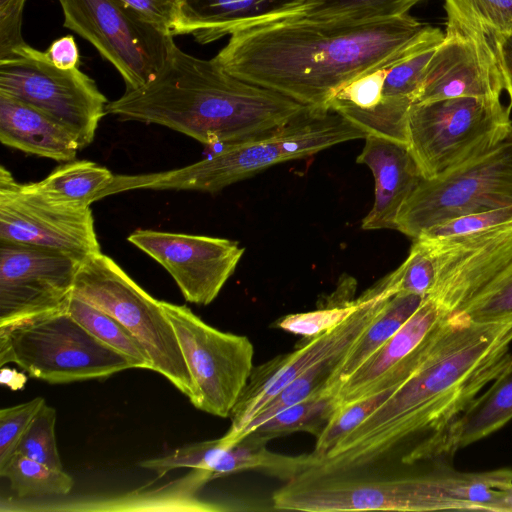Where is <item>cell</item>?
<instances>
[{"label":"cell","mask_w":512,"mask_h":512,"mask_svg":"<svg viewBox=\"0 0 512 512\" xmlns=\"http://www.w3.org/2000/svg\"><path fill=\"white\" fill-rule=\"evenodd\" d=\"M444 38L409 14L368 22L294 16L235 31L213 59L228 73L325 108L344 85Z\"/></svg>","instance_id":"obj_1"},{"label":"cell","mask_w":512,"mask_h":512,"mask_svg":"<svg viewBox=\"0 0 512 512\" xmlns=\"http://www.w3.org/2000/svg\"><path fill=\"white\" fill-rule=\"evenodd\" d=\"M511 343L512 320L476 323L447 315L423 363L315 467L372 466L407 439L440 432L501 371Z\"/></svg>","instance_id":"obj_2"},{"label":"cell","mask_w":512,"mask_h":512,"mask_svg":"<svg viewBox=\"0 0 512 512\" xmlns=\"http://www.w3.org/2000/svg\"><path fill=\"white\" fill-rule=\"evenodd\" d=\"M309 108L235 77L213 58H197L174 42L158 75L108 102L106 114L161 125L205 145L224 146L280 128Z\"/></svg>","instance_id":"obj_3"},{"label":"cell","mask_w":512,"mask_h":512,"mask_svg":"<svg viewBox=\"0 0 512 512\" xmlns=\"http://www.w3.org/2000/svg\"><path fill=\"white\" fill-rule=\"evenodd\" d=\"M366 135L336 111L311 107L280 128L224 145L196 163L161 172L115 175L99 198L137 189L214 193L273 165L305 158L343 142L364 139Z\"/></svg>","instance_id":"obj_4"},{"label":"cell","mask_w":512,"mask_h":512,"mask_svg":"<svg viewBox=\"0 0 512 512\" xmlns=\"http://www.w3.org/2000/svg\"><path fill=\"white\" fill-rule=\"evenodd\" d=\"M420 239L437 265L427 297L447 315L476 323L512 320V221L446 240Z\"/></svg>","instance_id":"obj_5"},{"label":"cell","mask_w":512,"mask_h":512,"mask_svg":"<svg viewBox=\"0 0 512 512\" xmlns=\"http://www.w3.org/2000/svg\"><path fill=\"white\" fill-rule=\"evenodd\" d=\"M14 363L51 384L102 379L132 361L87 331L67 310L0 326V366Z\"/></svg>","instance_id":"obj_6"},{"label":"cell","mask_w":512,"mask_h":512,"mask_svg":"<svg viewBox=\"0 0 512 512\" xmlns=\"http://www.w3.org/2000/svg\"><path fill=\"white\" fill-rule=\"evenodd\" d=\"M501 98L456 97L412 104L407 145L424 179L479 156L512 135Z\"/></svg>","instance_id":"obj_7"},{"label":"cell","mask_w":512,"mask_h":512,"mask_svg":"<svg viewBox=\"0 0 512 512\" xmlns=\"http://www.w3.org/2000/svg\"><path fill=\"white\" fill-rule=\"evenodd\" d=\"M73 295L118 320L145 349L152 370L191 398L192 379L161 301L141 288L112 258L101 252L86 258L77 273Z\"/></svg>","instance_id":"obj_8"},{"label":"cell","mask_w":512,"mask_h":512,"mask_svg":"<svg viewBox=\"0 0 512 512\" xmlns=\"http://www.w3.org/2000/svg\"><path fill=\"white\" fill-rule=\"evenodd\" d=\"M512 206V135L495 148L423 179L403 204L396 230L412 238L444 221Z\"/></svg>","instance_id":"obj_9"},{"label":"cell","mask_w":512,"mask_h":512,"mask_svg":"<svg viewBox=\"0 0 512 512\" xmlns=\"http://www.w3.org/2000/svg\"><path fill=\"white\" fill-rule=\"evenodd\" d=\"M0 93L17 98L64 126L86 148L106 115L107 98L79 67L55 66L27 43L0 59Z\"/></svg>","instance_id":"obj_10"},{"label":"cell","mask_w":512,"mask_h":512,"mask_svg":"<svg viewBox=\"0 0 512 512\" xmlns=\"http://www.w3.org/2000/svg\"><path fill=\"white\" fill-rule=\"evenodd\" d=\"M64 26L90 42L120 73L126 89L152 81L163 68L173 35L123 0H58Z\"/></svg>","instance_id":"obj_11"},{"label":"cell","mask_w":512,"mask_h":512,"mask_svg":"<svg viewBox=\"0 0 512 512\" xmlns=\"http://www.w3.org/2000/svg\"><path fill=\"white\" fill-rule=\"evenodd\" d=\"M161 304L192 379L190 402L211 415L230 417L254 367L252 342L246 336L210 326L186 305Z\"/></svg>","instance_id":"obj_12"},{"label":"cell","mask_w":512,"mask_h":512,"mask_svg":"<svg viewBox=\"0 0 512 512\" xmlns=\"http://www.w3.org/2000/svg\"><path fill=\"white\" fill-rule=\"evenodd\" d=\"M85 259L0 241V326L67 310Z\"/></svg>","instance_id":"obj_13"},{"label":"cell","mask_w":512,"mask_h":512,"mask_svg":"<svg viewBox=\"0 0 512 512\" xmlns=\"http://www.w3.org/2000/svg\"><path fill=\"white\" fill-rule=\"evenodd\" d=\"M0 241L36 246L81 258L100 253L90 207L49 202L0 168Z\"/></svg>","instance_id":"obj_14"},{"label":"cell","mask_w":512,"mask_h":512,"mask_svg":"<svg viewBox=\"0 0 512 512\" xmlns=\"http://www.w3.org/2000/svg\"><path fill=\"white\" fill-rule=\"evenodd\" d=\"M390 295L372 288L363 293L362 306L335 329L306 340L297 350L253 367L249 381L234 406L231 425L223 436L234 442L259 410L285 386L313 365L344 354L377 317Z\"/></svg>","instance_id":"obj_15"},{"label":"cell","mask_w":512,"mask_h":512,"mask_svg":"<svg viewBox=\"0 0 512 512\" xmlns=\"http://www.w3.org/2000/svg\"><path fill=\"white\" fill-rule=\"evenodd\" d=\"M128 241L172 276L184 298L210 304L235 271L244 248L225 238L138 229Z\"/></svg>","instance_id":"obj_16"},{"label":"cell","mask_w":512,"mask_h":512,"mask_svg":"<svg viewBox=\"0 0 512 512\" xmlns=\"http://www.w3.org/2000/svg\"><path fill=\"white\" fill-rule=\"evenodd\" d=\"M446 317L435 300L425 297L408 321L337 387V406L400 386L427 358Z\"/></svg>","instance_id":"obj_17"},{"label":"cell","mask_w":512,"mask_h":512,"mask_svg":"<svg viewBox=\"0 0 512 512\" xmlns=\"http://www.w3.org/2000/svg\"><path fill=\"white\" fill-rule=\"evenodd\" d=\"M503 92V78L490 39L474 33H445L415 102L501 98Z\"/></svg>","instance_id":"obj_18"},{"label":"cell","mask_w":512,"mask_h":512,"mask_svg":"<svg viewBox=\"0 0 512 512\" xmlns=\"http://www.w3.org/2000/svg\"><path fill=\"white\" fill-rule=\"evenodd\" d=\"M512 420V354L497 376L443 430L418 442L403 458L407 464L452 456Z\"/></svg>","instance_id":"obj_19"},{"label":"cell","mask_w":512,"mask_h":512,"mask_svg":"<svg viewBox=\"0 0 512 512\" xmlns=\"http://www.w3.org/2000/svg\"><path fill=\"white\" fill-rule=\"evenodd\" d=\"M356 162L375 179L374 204L362 221L364 230L396 229L399 212L424 179L409 147L382 136L367 135Z\"/></svg>","instance_id":"obj_20"},{"label":"cell","mask_w":512,"mask_h":512,"mask_svg":"<svg viewBox=\"0 0 512 512\" xmlns=\"http://www.w3.org/2000/svg\"><path fill=\"white\" fill-rule=\"evenodd\" d=\"M308 0H182L172 30L208 44L237 30L301 15Z\"/></svg>","instance_id":"obj_21"},{"label":"cell","mask_w":512,"mask_h":512,"mask_svg":"<svg viewBox=\"0 0 512 512\" xmlns=\"http://www.w3.org/2000/svg\"><path fill=\"white\" fill-rule=\"evenodd\" d=\"M2 144L55 161L74 160L80 150L75 137L56 120L35 107L0 93Z\"/></svg>","instance_id":"obj_22"},{"label":"cell","mask_w":512,"mask_h":512,"mask_svg":"<svg viewBox=\"0 0 512 512\" xmlns=\"http://www.w3.org/2000/svg\"><path fill=\"white\" fill-rule=\"evenodd\" d=\"M224 440L210 470L211 480L245 470H261L286 482L321 462L313 452L297 456L275 453L250 434L234 442Z\"/></svg>","instance_id":"obj_23"},{"label":"cell","mask_w":512,"mask_h":512,"mask_svg":"<svg viewBox=\"0 0 512 512\" xmlns=\"http://www.w3.org/2000/svg\"><path fill=\"white\" fill-rule=\"evenodd\" d=\"M424 296L398 293L384 307L362 335L346 351L331 375L325 393L333 395L337 387L364 364L415 313Z\"/></svg>","instance_id":"obj_24"},{"label":"cell","mask_w":512,"mask_h":512,"mask_svg":"<svg viewBox=\"0 0 512 512\" xmlns=\"http://www.w3.org/2000/svg\"><path fill=\"white\" fill-rule=\"evenodd\" d=\"M114 176L109 169L95 162L72 160L58 166L44 179L23 186L49 202L87 208L98 200Z\"/></svg>","instance_id":"obj_25"},{"label":"cell","mask_w":512,"mask_h":512,"mask_svg":"<svg viewBox=\"0 0 512 512\" xmlns=\"http://www.w3.org/2000/svg\"><path fill=\"white\" fill-rule=\"evenodd\" d=\"M445 33L512 34V0H444Z\"/></svg>","instance_id":"obj_26"},{"label":"cell","mask_w":512,"mask_h":512,"mask_svg":"<svg viewBox=\"0 0 512 512\" xmlns=\"http://www.w3.org/2000/svg\"><path fill=\"white\" fill-rule=\"evenodd\" d=\"M337 407L333 395L317 394L285 408L248 434L265 443L294 432H307L317 438Z\"/></svg>","instance_id":"obj_27"},{"label":"cell","mask_w":512,"mask_h":512,"mask_svg":"<svg viewBox=\"0 0 512 512\" xmlns=\"http://www.w3.org/2000/svg\"><path fill=\"white\" fill-rule=\"evenodd\" d=\"M67 312L93 336L127 356L134 368L152 370L145 349L114 317L74 295L69 301Z\"/></svg>","instance_id":"obj_28"},{"label":"cell","mask_w":512,"mask_h":512,"mask_svg":"<svg viewBox=\"0 0 512 512\" xmlns=\"http://www.w3.org/2000/svg\"><path fill=\"white\" fill-rule=\"evenodd\" d=\"M0 476L22 499L66 495L74 486L72 477L63 469H53L17 453L0 466Z\"/></svg>","instance_id":"obj_29"},{"label":"cell","mask_w":512,"mask_h":512,"mask_svg":"<svg viewBox=\"0 0 512 512\" xmlns=\"http://www.w3.org/2000/svg\"><path fill=\"white\" fill-rule=\"evenodd\" d=\"M423 0H308L300 16L332 21L368 22L408 14Z\"/></svg>","instance_id":"obj_30"},{"label":"cell","mask_w":512,"mask_h":512,"mask_svg":"<svg viewBox=\"0 0 512 512\" xmlns=\"http://www.w3.org/2000/svg\"><path fill=\"white\" fill-rule=\"evenodd\" d=\"M437 278V265L430 246L422 239H414L406 260L374 287L392 296L398 293L427 297Z\"/></svg>","instance_id":"obj_31"},{"label":"cell","mask_w":512,"mask_h":512,"mask_svg":"<svg viewBox=\"0 0 512 512\" xmlns=\"http://www.w3.org/2000/svg\"><path fill=\"white\" fill-rule=\"evenodd\" d=\"M344 354L322 360L285 386L259 410V412L242 431L237 440L285 408L295 405L317 394L325 393L329 379Z\"/></svg>","instance_id":"obj_32"},{"label":"cell","mask_w":512,"mask_h":512,"mask_svg":"<svg viewBox=\"0 0 512 512\" xmlns=\"http://www.w3.org/2000/svg\"><path fill=\"white\" fill-rule=\"evenodd\" d=\"M443 39L432 41L392 64L387 71L381 100L415 103L427 67Z\"/></svg>","instance_id":"obj_33"},{"label":"cell","mask_w":512,"mask_h":512,"mask_svg":"<svg viewBox=\"0 0 512 512\" xmlns=\"http://www.w3.org/2000/svg\"><path fill=\"white\" fill-rule=\"evenodd\" d=\"M396 388L392 387L337 407L319 437L316 438L315 448L312 452L322 459L346 435L383 404Z\"/></svg>","instance_id":"obj_34"},{"label":"cell","mask_w":512,"mask_h":512,"mask_svg":"<svg viewBox=\"0 0 512 512\" xmlns=\"http://www.w3.org/2000/svg\"><path fill=\"white\" fill-rule=\"evenodd\" d=\"M363 299L342 301L325 307L288 314L276 322V327L302 336L305 340L329 332L353 315L363 304Z\"/></svg>","instance_id":"obj_35"},{"label":"cell","mask_w":512,"mask_h":512,"mask_svg":"<svg viewBox=\"0 0 512 512\" xmlns=\"http://www.w3.org/2000/svg\"><path fill=\"white\" fill-rule=\"evenodd\" d=\"M55 424L56 410L45 403L19 440L14 453L31 458L53 469L62 470L63 465L55 436Z\"/></svg>","instance_id":"obj_36"},{"label":"cell","mask_w":512,"mask_h":512,"mask_svg":"<svg viewBox=\"0 0 512 512\" xmlns=\"http://www.w3.org/2000/svg\"><path fill=\"white\" fill-rule=\"evenodd\" d=\"M224 444L223 437L192 443L176 448L163 457L142 461L139 466L153 470L158 478L178 468L201 469L210 474L216 456Z\"/></svg>","instance_id":"obj_37"},{"label":"cell","mask_w":512,"mask_h":512,"mask_svg":"<svg viewBox=\"0 0 512 512\" xmlns=\"http://www.w3.org/2000/svg\"><path fill=\"white\" fill-rule=\"evenodd\" d=\"M512 221V206L462 215L423 232L418 238L440 241L483 231ZM417 239V238H416Z\"/></svg>","instance_id":"obj_38"},{"label":"cell","mask_w":512,"mask_h":512,"mask_svg":"<svg viewBox=\"0 0 512 512\" xmlns=\"http://www.w3.org/2000/svg\"><path fill=\"white\" fill-rule=\"evenodd\" d=\"M45 403L43 397H36L0 410V466L12 456L19 440Z\"/></svg>","instance_id":"obj_39"},{"label":"cell","mask_w":512,"mask_h":512,"mask_svg":"<svg viewBox=\"0 0 512 512\" xmlns=\"http://www.w3.org/2000/svg\"><path fill=\"white\" fill-rule=\"evenodd\" d=\"M391 65L358 76L339 89L329 102H339L364 110L376 107L381 100L384 81Z\"/></svg>","instance_id":"obj_40"},{"label":"cell","mask_w":512,"mask_h":512,"mask_svg":"<svg viewBox=\"0 0 512 512\" xmlns=\"http://www.w3.org/2000/svg\"><path fill=\"white\" fill-rule=\"evenodd\" d=\"M26 0H0V59L26 44L21 34Z\"/></svg>","instance_id":"obj_41"},{"label":"cell","mask_w":512,"mask_h":512,"mask_svg":"<svg viewBox=\"0 0 512 512\" xmlns=\"http://www.w3.org/2000/svg\"><path fill=\"white\" fill-rule=\"evenodd\" d=\"M151 22L172 34L182 0H123ZM173 35V34H172Z\"/></svg>","instance_id":"obj_42"},{"label":"cell","mask_w":512,"mask_h":512,"mask_svg":"<svg viewBox=\"0 0 512 512\" xmlns=\"http://www.w3.org/2000/svg\"><path fill=\"white\" fill-rule=\"evenodd\" d=\"M45 52L49 60L58 68L79 67V50L71 35L54 40Z\"/></svg>","instance_id":"obj_43"},{"label":"cell","mask_w":512,"mask_h":512,"mask_svg":"<svg viewBox=\"0 0 512 512\" xmlns=\"http://www.w3.org/2000/svg\"><path fill=\"white\" fill-rule=\"evenodd\" d=\"M502 74L504 92L512 107V34L489 38Z\"/></svg>","instance_id":"obj_44"},{"label":"cell","mask_w":512,"mask_h":512,"mask_svg":"<svg viewBox=\"0 0 512 512\" xmlns=\"http://www.w3.org/2000/svg\"><path fill=\"white\" fill-rule=\"evenodd\" d=\"M505 511H512V487L508 490L505 498Z\"/></svg>","instance_id":"obj_45"}]
</instances>
